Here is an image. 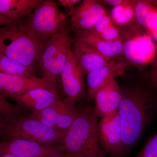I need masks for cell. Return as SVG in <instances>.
<instances>
[{
    "instance_id": "d4e9b609",
    "label": "cell",
    "mask_w": 157,
    "mask_h": 157,
    "mask_svg": "<svg viewBox=\"0 0 157 157\" xmlns=\"http://www.w3.org/2000/svg\"><path fill=\"white\" fill-rule=\"evenodd\" d=\"M19 111L18 107L11 104L6 97L0 94V116H9L17 114Z\"/></svg>"
},
{
    "instance_id": "4dcf8cb0",
    "label": "cell",
    "mask_w": 157,
    "mask_h": 157,
    "mask_svg": "<svg viewBox=\"0 0 157 157\" xmlns=\"http://www.w3.org/2000/svg\"><path fill=\"white\" fill-rule=\"evenodd\" d=\"M156 58H157V56ZM153 79L154 80V81L155 82V83L157 84V69H156V70L155 72L154 75L153 76Z\"/></svg>"
},
{
    "instance_id": "3957f363",
    "label": "cell",
    "mask_w": 157,
    "mask_h": 157,
    "mask_svg": "<svg viewBox=\"0 0 157 157\" xmlns=\"http://www.w3.org/2000/svg\"><path fill=\"white\" fill-rule=\"evenodd\" d=\"M22 19L0 27V54L34 69L45 43L39 42L27 30Z\"/></svg>"
},
{
    "instance_id": "9a60e30c",
    "label": "cell",
    "mask_w": 157,
    "mask_h": 157,
    "mask_svg": "<svg viewBox=\"0 0 157 157\" xmlns=\"http://www.w3.org/2000/svg\"><path fill=\"white\" fill-rule=\"evenodd\" d=\"M122 93L115 78L109 80L96 92L94 110L98 117H103L118 109Z\"/></svg>"
},
{
    "instance_id": "7402d4cb",
    "label": "cell",
    "mask_w": 157,
    "mask_h": 157,
    "mask_svg": "<svg viewBox=\"0 0 157 157\" xmlns=\"http://www.w3.org/2000/svg\"><path fill=\"white\" fill-rule=\"evenodd\" d=\"M75 102L69 98L63 99L56 129L66 132L71 126L77 115Z\"/></svg>"
},
{
    "instance_id": "ac0fdd59",
    "label": "cell",
    "mask_w": 157,
    "mask_h": 157,
    "mask_svg": "<svg viewBox=\"0 0 157 157\" xmlns=\"http://www.w3.org/2000/svg\"><path fill=\"white\" fill-rule=\"evenodd\" d=\"M135 15L136 22L152 38L157 35V2L136 1Z\"/></svg>"
},
{
    "instance_id": "cb8c5ba5",
    "label": "cell",
    "mask_w": 157,
    "mask_h": 157,
    "mask_svg": "<svg viewBox=\"0 0 157 157\" xmlns=\"http://www.w3.org/2000/svg\"><path fill=\"white\" fill-rule=\"evenodd\" d=\"M135 157H157V132L149 138Z\"/></svg>"
},
{
    "instance_id": "4fadbf2b",
    "label": "cell",
    "mask_w": 157,
    "mask_h": 157,
    "mask_svg": "<svg viewBox=\"0 0 157 157\" xmlns=\"http://www.w3.org/2000/svg\"><path fill=\"white\" fill-rule=\"evenodd\" d=\"M107 14L98 1L84 0L75 7L70 18V27L75 33L91 29L100 18Z\"/></svg>"
},
{
    "instance_id": "4316f807",
    "label": "cell",
    "mask_w": 157,
    "mask_h": 157,
    "mask_svg": "<svg viewBox=\"0 0 157 157\" xmlns=\"http://www.w3.org/2000/svg\"><path fill=\"white\" fill-rule=\"evenodd\" d=\"M82 2L80 0H59V2L62 6L65 8H68L69 10V13L67 14V17L71 16L73 13L76 5Z\"/></svg>"
},
{
    "instance_id": "277c9868",
    "label": "cell",
    "mask_w": 157,
    "mask_h": 157,
    "mask_svg": "<svg viewBox=\"0 0 157 157\" xmlns=\"http://www.w3.org/2000/svg\"><path fill=\"white\" fill-rule=\"evenodd\" d=\"M66 132L17 114L3 116L1 131L9 141L21 139L49 145H63Z\"/></svg>"
},
{
    "instance_id": "9c48e42d",
    "label": "cell",
    "mask_w": 157,
    "mask_h": 157,
    "mask_svg": "<svg viewBox=\"0 0 157 157\" xmlns=\"http://www.w3.org/2000/svg\"><path fill=\"white\" fill-rule=\"evenodd\" d=\"M64 152L63 145H49L21 139L0 142V153L11 154L18 157H48Z\"/></svg>"
},
{
    "instance_id": "5bb4252c",
    "label": "cell",
    "mask_w": 157,
    "mask_h": 157,
    "mask_svg": "<svg viewBox=\"0 0 157 157\" xmlns=\"http://www.w3.org/2000/svg\"><path fill=\"white\" fill-rule=\"evenodd\" d=\"M61 99L57 88L41 87L28 90L14 101L30 109L32 114H35Z\"/></svg>"
},
{
    "instance_id": "e0dca14e",
    "label": "cell",
    "mask_w": 157,
    "mask_h": 157,
    "mask_svg": "<svg viewBox=\"0 0 157 157\" xmlns=\"http://www.w3.org/2000/svg\"><path fill=\"white\" fill-rule=\"evenodd\" d=\"M74 38L91 45L104 56L111 59H119L123 55L122 39L110 42L99 36L90 29L75 33Z\"/></svg>"
},
{
    "instance_id": "8fae6325",
    "label": "cell",
    "mask_w": 157,
    "mask_h": 157,
    "mask_svg": "<svg viewBox=\"0 0 157 157\" xmlns=\"http://www.w3.org/2000/svg\"><path fill=\"white\" fill-rule=\"evenodd\" d=\"M129 65L125 59H114L88 73L86 75L87 101L94 100L96 92L109 80L124 75Z\"/></svg>"
},
{
    "instance_id": "44dd1931",
    "label": "cell",
    "mask_w": 157,
    "mask_h": 157,
    "mask_svg": "<svg viewBox=\"0 0 157 157\" xmlns=\"http://www.w3.org/2000/svg\"><path fill=\"white\" fill-rule=\"evenodd\" d=\"M0 73L28 78L36 77L34 68L24 66L19 62L1 54Z\"/></svg>"
},
{
    "instance_id": "484cf974",
    "label": "cell",
    "mask_w": 157,
    "mask_h": 157,
    "mask_svg": "<svg viewBox=\"0 0 157 157\" xmlns=\"http://www.w3.org/2000/svg\"><path fill=\"white\" fill-rule=\"evenodd\" d=\"M114 25L115 24L113 22L109 14L107 13L100 18L90 30L98 36H100Z\"/></svg>"
},
{
    "instance_id": "5b68a950",
    "label": "cell",
    "mask_w": 157,
    "mask_h": 157,
    "mask_svg": "<svg viewBox=\"0 0 157 157\" xmlns=\"http://www.w3.org/2000/svg\"><path fill=\"white\" fill-rule=\"evenodd\" d=\"M25 17L22 19L25 27L42 43H45L67 27V14L62 12L53 1H43Z\"/></svg>"
},
{
    "instance_id": "f1b7e54d",
    "label": "cell",
    "mask_w": 157,
    "mask_h": 157,
    "mask_svg": "<svg viewBox=\"0 0 157 157\" xmlns=\"http://www.w3.org/2000/svg\"><path fill=\"white\" fill-rule=\"evenodd\" d=\"M0 157H18L11 154L0 153Z\"/></svg>"
},
{
    "instance_id": "7c38bea8",
    "label": "cell",
    "mask_w": 157,
    "mask_h": 157,
    "mask_svg": "<svg viewBox=\"0 0 157 157\" xmlns=\"http://www.w3.org/2000/svg\"><path fill=\"white\" fill-rule=\"evenodd\" d=\"M57 88L56 84L45 78L23 77L0 73V94L14 101L26 91L37 88Z\"/></svg>"
},
{
    "instance_id": "1f68e13d",
    "label": "cell",
    "mask_w": 157,
    "mask_h": 157,
    "mask_svg": "<svg viewBox=\"0 0 157 157\" xmlns=\"http://www.w3.org/2000/svg\"><path fill=\"white\" fill-rule=\"evenodd\" d=\"M3 122V116H0V133L2 129V125Z\"/></svg>"
},
{
    "instance_id": "6da1fadb",
    "label": "cell",
    "mask_w": 157,
    "mask_h": 157,
    "mask_svg": "<svg viewBox=\"0 0 157 157\" xmlns=\"http://www.w3.org/2000/svg\"><path fill=\"white\" fill-rule=\"evenodd\" d=\"M118 111L122 130V152L137 143L157 116V98L143 88L128 90L122 93Z\"/></svg>"
},
{
    "instance_id": "ffe728a7",
    "label": "cell",
    "mask_w": 157,
    "mask_h": 157,
    "mask_svg": "<svg viewBox=\"0 0 157 157\" xmlns=\"http://www.w3.org/2000/svg\"><path fill=\"white\" fill-rule=\"evenodd\" d=\"M136 1L127 0L123 5L113 7L109 16L116 25L122 28L136 23L135 6Z\"/></svg>"
},
{
    "instance_id": "2e32d148",
    "label": "cell",
    "mask_w": 157,
    "mask_h": 157,
    "mask_svg": "<svg viewBox=\"0 0 157 157\" xmlns=\"http://www.w3.org/2000/svg\"><path fill=\"white\" fill-rule=\"evenodd\" d=\"M73 53L86 75L107 64L111 59L104 56L91 45L73 39Z\"/></svg>"
},
{
    "instance_id": "52a82bcc",
    "label": "cell",
    "mask_w": 157,
    "mask_h": 157,
    "mask_svg": "<svg viewBox=\"0 0 157 157\" xmlns=\"http://www.w3.org/2000/svg\"><path fill=\"white\" fill-rule=\"evenodd\" d=\"M121 29L123 56L130 65L142 68L154 61L157 57L155 41L137 22Z\"/></svg>"
},
{
    "instance_id": "30bf717a",
    "label": "cell",
    "mask_w": 157,
    "mask_h": 157,
    "mask_svg": "<svg viewBox=\"0 0 157 157\" xmlns=\"http://www.w3.org/2000/svg\"><path fill=\"white\" fill-rule=\"evenodd\" d=\"M98 131L104 154L112 155L120 152L122 130L118 110L101 117L98 123Z\"/></svg>"
},
{
    "instance_id": "ba28073f",
    "label": "cell",
    "mask_w": 157,
    "mask_h": 157,
    "mask_svg": "<svg viewBox=\"0 0 157 157\" xmlns=\"http://www.w3.org/2000/svg\"><path fill=\"white\" fill-rule=\"evenodd\" d=\"M85 75L73 51L70 49L60 76L67 98L75 103L81 101L85 95Z\"/></svg>"
},
{
    "instance_id": "83f0119b",
    "label": "cell",
    "mask_w": 157,
    "mask_h": 157,
    "mask_svg": "<svg viewBox=\"0 0 157 157\" xmlns=\"http://www.w3.org/2000/svg\"><path fill=\"white\" fill-rule=\"evenodd\" d=\"M127 1V0H102L98 1V2L103 6H112L113 8L124 4Z\"/></svg>"
},
{
    "instance_id": "7a4b0ae2",
    "label": "cell",
    "mask_w": 157,
    "mask_h": 157,
    "mask_svg": "<svg viewBox=\"0 0 157 157\" xmlns=\"http://www.w3.org/2000/svg\"><path fill=\"white\" fill-rule=\"evenodd\" d=\"M98 117L94 107L77 109L76 119L65 135V155L69 157H105L99 139Z\"/></svg>"
},
{
    "instance_id": "603a6c76",
    "label": "cell",
    "mask_w": 157,
    "mask_h": 157,
    "mask_svg": "<svg viewBox=\"0 0 157 157\" xmlns=\"http://www.w3.org/2000/svg\"><path fill=\"white\" fill-rule=\"evenodd\" d=\"M63 99L58 100L49 107L35 114L28 115V117L36 120L46 126L56 129Z\"/></svg>"
},
{
    "instance_id": "d6a6232c",
    "label": "cell",
    "mask_w": 157,
    "mask_h": 157,
    "mask_svg": "<svg viewBox=\"0 0 157 157\" xmlns=\"http://www.w3.org/2000/svg\"><path fill=\"white\" fill-rule=\"evenodd\" d=\"M152 39H154V41H156L157 42V35H156L154 37H153Z\"/></svg>"
},
{
    "instance_id": "8992f818",
    "label": "cell",
    "mask_w": 157,
    "mask_h": 157,
    "mask_svg": "<svg viewBox=\"0 0 157 157\" xmlns=\"http://www.w3.org/2000/svg\"><path fill=\"white\" fill-rule=\"evenodd\" d=\"M72 44L73 39L67 27L45 42L37 62L41 78L56 84Z\"/></svg>"
},
{
    "instance_id": "d6986e66",
    "label": "cell",
    "mask_w": 157,
    "mask_h": 157,
    "mask_svg": "<svg viewBox=\"0 0 157 157\" xmlns=\"http://www.w3.org/2000/svg\"><path fill=\"white\" fill-rule=\"evenodd\" d=\"M42 0H0V13L11 21L26 17Z\"/></svg>"
},
{
    "instance_id": "f546056e",
    "label": "cell",
    "mask_w": 157,
    "mask_h": 157,
    "mask_svg": "<svg viewBox=\"0 0 157 157\" xmlns=\"http://www.w3.org/2000/svg\"><path fill=\"white\" fill-rule=\"evenodd\" d=\"M48 157H69L65 154L64 153L62 154L55 155L51 156Z\"/></svg>"
}]
</instances>
